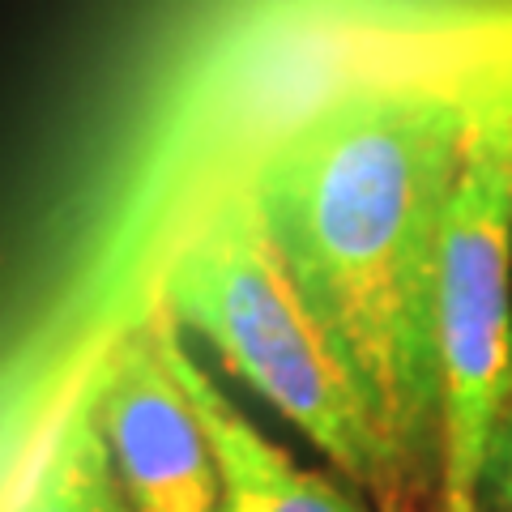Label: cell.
<instances>
[{
	"label": "cell",
	"mask_w": 512,
	"mask_h": 512,
	"mask_svg": "<svg viewBox=\"0 0 512 512\" xmlns=\"http://www.w3.org/2000/svg\"><path fill=\"white\" fill-rule=\"evenodd\" d=\"M444 512H478L491 436L512 406V86L474 94L440 248Z\"/></svg>",
	"instance_id": "3"
},
{
	"label": "cell",
	"mask_w": 512,
	"mask_h": 512,
	"mask_svg": "<svg viewBox=\"0 0 512 512\" xmlns=\"http://www.w3.org/2000/svg\"><path fill=\"white\" fill-rule=\"evenodd\" d=\"M474 94L380 82L308 111L248 188L414 500L440 504V248Z\"/></svg>",
	"instance_id": "1"
},
{
	"label": "cell",
	"mask_w": 512,
	"mask_h": 512,
	"mask_svg": "<svg viewBox=\"0 0 512 512\" xmlns=\"http://www.w3.org/2000/svg\"><path fill=\"white\" fill-rule=\"evenodd\" d=\"M90 384L111 474L133 512H227L214 448L158 355L150 316L120 333Z\"/></svg>",
	"instance_id": "4"
},
{
	"label": "cell",
	"mask_w": 512,
	"mask_h": 512,
	"mask_svg": "<svg viewBox=\"0 0 512 512\" xmlns=\"http://www.w3.org/2000/svg\"><path fill=\"white\" fill-rule=\"evenodd\" d=\"M478 512H512V406L491 436L483 478H478Z\"/></svg>",
	"instance_id": "7"
},
{
	"label": "cell",
	"mask_w": 512,
	"mask_h": 512,
	"mask_svg": "<svg viewBox=\"0 0 512 512\" xmlns=\"http://www.w3.org/2000/svg\"><path fill=\"white\" fill-rule=\"evenodd\" d=\"M13 512H133L111 474L90 380L64 406L56 431L43 440V453Z\"/></svg>",
	"instance_id": "6"
},
{
	"label": "cell",
	"mask_w": 512,
	"mask_h": 512,
	"mask_svg": "<svg viewBox=\"0 0 512 512\" xmlns=\"http://www.w3.org/2000/svg\"><path fill=\"white\" fill-rule=\"evenodd\" d=\"M150 320L158 355L171 367L214 448L222 487H227V512H372L338 478L299 466L278 440H269L227 397L167 308H158Z\"/></svg>",
	"instance_id": "5"
},
{
	"label": "cell",
	"mask_w": 512,
	"mask_h": 512,
	"mask_svg": "<svg viewBox=\"0 0 512 512\" xmlns=\"http://www.w3.org/2000/svg\"><path fill=\"white\" fill-rule=\"evenodd\" d=\"M440 512H444V508H440Z\"/></svg>",
	"instance_id": "8"
},
{
	"label": "cell",
	"mask_w": 512,
	"mask_h": 512,
	"mask_svg": "<svg viewBox=\"0 0 512 512\" xmlns=\"http://www.w3.org/2000/svg\"><path fill=\"white\" fill-rule=\"evenodd\" d=\"M163 308L252 397L372 495L376 512H440L406 487L355 376L286 269L248 180L218 197L171 256Z\"/></svg>",
	"instance_id": "2"
}]
</instances>
